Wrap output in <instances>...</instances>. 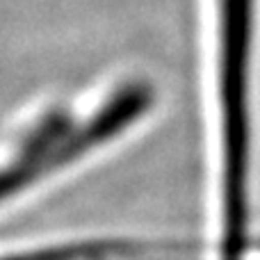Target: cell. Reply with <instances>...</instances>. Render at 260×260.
Here are the masks:
<instances>
[{"instance_id":"cell-1","label":"cell","mask_w":260,"mask_h":260,"mask_svg":"<svg viewBox=\"0 0 260 260\" xmlns=\"http://www.w3.org/2000/svg\"><path fill=\"white\" fill-rule=\"evenodd\" d=\"M148 101L151 91L146 87L130 85L82 123H71L64 114L57 112L48 114L27 135V139L21 144V151L5 169V199H12L35 178L59 169L67 162L80 157L91 146L103 144L105 139L117 135L148 108Z\"/></svg>"}]
</instances>
